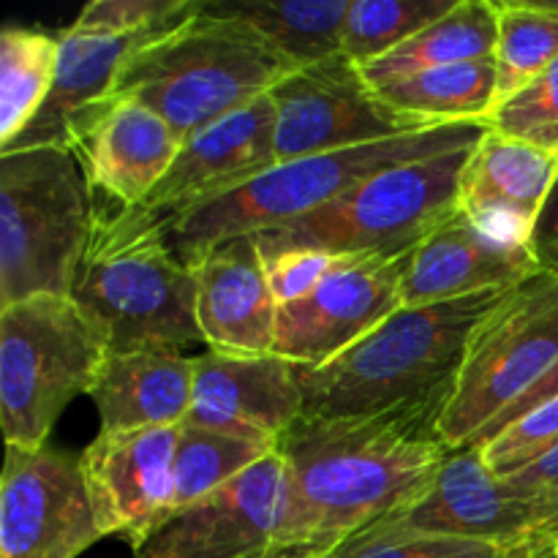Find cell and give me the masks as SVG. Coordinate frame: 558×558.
Masks as SVG:
<instances>
[{"label":"cell","mask_w":558,"mask_h":558,"mask_svg":"<svg viewBox=\"0 0 558 558\" xmlns=\"http://www.w3.org/2000/svg\"><path fill=\"white\" fill-rule=\"evenodd\" d=\"M439 420L441 409L300 417L278 441L289 477L287 554L330 556L343 539L420 499L452 452Z\"/></svg>","instance_id":"6da1fadb"},{"label":"cell","mask_w":558,"mask_h":558,"mask_svg":"<svg viewBox=\"0 0 558 558\" xmlns=\"http://www.w3.org/2000/svg\"><path fill=\"white\" fill-rule=\"evenodd\" d=\"M510 289L398 308L330 363L298 365L303 417H376L403 409L445 412L474 327Z\"/></svg>","instance_id":"7a4b0ae2"},{"label":"cell","mask_w":558,"mask_h":558,"mask_svg":"<svg viewBox=\"0 0 558 558\" xmlns=\"http://www.w3.org/2000/svg\"><path fill=\"white\" fill-rule=\"evenodd\" d=\"M71 300L96 322L109 352L183 354L191 343H205L194 272L172 248L167 221L147 205H118L96 194Z\"/></svg>","instance_id":"3957f363"},{"label":"cell","mask_w":558,"mask_h":558,"mask_svg":"<svg viewBox=\"0 0 558 558\" xmlns=\"http://www.w3.org/2000/svg\"><path fill=\"white\" fill-rule=\"evenodd\" d=\"M298 65L256 27L202 3L125 60L112 96L136 98L183 140L270 96Z\"/></svg>","instance_id":"277c9868"},{"label":"cell","mask_w":558,"mask_h":558,"mask_svg":"<svg viewBox=\"0 0 558 558\" xmlns=\"http://www.w3.org/2000/svg\"><path fill=\"white\" fill-rule=\"evenodd\" d=\"M488 134V123H447L430 129L409 131L392 140L371 142V145L347 147L336 153L294 158L276 163L270 172L218 199L205 202L194 210L167 221L169 240L180 259H191L223 240L259 234L267 229L283 227L360 185L374 174L387 172L401 163L420 158L441 156V153L466 150Z\"/></svg>","instance_id":"5b68a950"},{"label":"cell","mask_w":558,"mask_h":558,"mask_svg":"<svg viewBox=\"0 0 558 558\" xmlns=\"http://www.w3.org/2000/svg\"><path fill=\"white\" fill-rule=\"evenodd\" d=\"M96 194L65 147L0 153V308L71 298Z\"/></svg>","instance_id":"8992f818"},{"label":"cell","mask_w":558,"mask_h":558,"mask_svg":"<svg viewBox=\"0 0 558 558\" xmlns=\"http://www.w3.org/2000/svg\"><path fill=\"white\" fill-rule=\"evenodd\" d=\"M472 150L441 153L374 174L341 199L298 221L254 234L259 254L316 251L332 259H403L458 213V189Z\"/></svg>","instance_id":"52a82bcc"},{"label":"cell","mask_w":558,"mask_h":558,"mask_svg":"<svg viewBox=\"0 0 558 558\" xmlns=\"http://www.w3.org/2000/svg\"><path fill=\"white\" fill-rule=\"evenodd\" d=\"M109 343L71 298L22 300L0 308V425L5 445L47 447L60 414L90 396Z\"/></svg>","instance_id":"ba28073f"},{"label":"cell","mask_w":558,"mask_h":558,"mask_svg":"<svg viewBox=\"0 0 558 558\" xmlns=\"http://www.w3.org/2000/svg\"><path fill=\"white\" fill-rule=\"evenodd\" d=\"M558 360V272L515 283L474 327L456 387L439 420L452 450L466 447L526 396Z\"/></svg>","instance_id":"9c48e42d"},{"label":"cell","mask_w":558,"mask_h":558,"mask_svg":"<svg viewBox=\"0 0 558 558\" xmlns=\"http://www.w3.org/2000/svg\"><path fill=\"white\" fill-rule=\"evenodd\" d=\"M270 98L278 163L430 129L387 107L347 54L294 69L272 87Z\"/></svg>","instance_id":"30bf717a"},{"label":"cell","mask_w":558,"mask_h":558,"mask_svg":"<svg viewBox=\"0 0 558 558\" xmlns=\"http://www.w3.org/2000/svg\"><path fill=\"white\" fill-rule=\"evenodd\" d=\"M289 477L270 452L216 494L172 512L134 548V558H292L283 548Z\"/></svg>","instance_id":"8fae6325"},{"label":"cell","mask_w":558,"mask_h":558,"mask_svg":"<svg viewBox=\"0 0 558 558\" xmlns=\"http://www.w3.org/2000/svg\"><path fill=\"white\" fill-rule=\"evenodd\" d=\"M104 539L80 458L5 445L0 477V558H76Z\"/></svg>","instance_id":"7c38bea8"},{"label":"cell","mask_w":558,"mask_h":558,"mask_svg":"<svg viewBox=\"0 0 558 558\" xmlns=\"http://www.w3.org/2000/svg\"><path fill=\"white\" fill-rule=\"evenodd\" d=\"M390 521L417 532L480 539L501 548L558 545L554 518L496 477L480 447L452 450L425 494L390 515Z\"/></svg>","instance_id":"4fadbf2b"},{"label":"cell","mask_w":558,"mask_h":558,"mask_svg":"<svg viewBox=\"0 0 558 558\" xmlns=\"http://www.w3.org/2000/svg\"><path fill=\"white\" fill-rule=\"evenodd\" d=\"M398 308V262L374 256L336 259L314 292L278 305L272 354L303 368H319Z\"/></svg>","instance_id":"5bb4252c"},{"label":"cell","mask_w":558,"mask_h":558,"mask_svg":"<svg viewBox=\"0 0 558 558\" xmlns=\"http://www.w3.org/2000/svg\"><path fill=\"white\" fill-rule=\"evenodd\" d=\"M183 425L98 434L80 456L93 518L104 537L142 543L172 510L174 452Z\"/></svg>","instance_id":"9a60e30c"},{"label":"cell","mask_w":558,"mask_h":558,"mask_svg":"<svg viewBox=\"0 0 558 558\" xmlns=\"http://www.w3.org/2000/svg\"><path fill=\"white\" fill-rule=\"evenodd\" d=\"M303 417L298 365L278 354L213 352L194 357L185 425L278 447Z\"/></svg>","instance_id":"2e32d148"},{"label":"cell","mask_w":558,"mask_h":558,"mask_svg":"<svg viewBox=\"0 0 558 558\" xmlns=\"http://www.w3.org/2000/svg\"><path fill=\"white\" fill-rule=\"evenodd\" d=\"M539 270L532 243L458 210L412 254L398 259V298L401 308L450 303L515 287Z\"/></svg>","instance_id":"e0dca14e"},{"label":"cell","mask_w":558,"mask_h":558,"mask_svg":"<svg viewBox=\"0 0 558 558\" xmlns=\"http://www.w3.org/2000/svg\"><path fill=\"white\" fill-rule=\"evenodd\" d=\"M276 163V107L265 96L183 140L167 178L142 205L163 221H174L262 178Z\"/></svg>","instance_id":"ac0fdd59"},{"label":"cell","mask_w":558,"mask_h":558,"mask_svg":"<svg viewBox=\"0 0 558 558\" xmlns=\"http://www.w3.org/2000/svg\"><path fill=\"white\" fill-rule=\"evenodd\" d=\"M183 136L136 98L109 96L76 129L71 150L93 194L142 205L172 169Z\"/></svg>","instance_id":"d6986e66"},{"label":"cell","mask_w":558,"mask_h":558,"mask_svg":"<svg viewBox=\"0 0 558 558\" xmlns=\"http://www.w3.org/2000/svg\"><path fill=\"white\" fill-rule=\"evenodd\" d=\"M189 267L205 347L229 354L272 352L278 303L254 234L223 240L202 251Z\"/></svg>","instance_id":"ffe728a7"},{"label":"cell","mask_w":558,"mask_h":558,"mask_svg":"<svg viewBox=\"0 0 558 558\" xmlns=\"http://www.w3.org/2000/svg\"><path fill=\"white\" fill-rule=\"evenodd\" d=\"M178 25L142 33V36H109V33L76 31V27L60 33L52 90H49L36 120L22 131L20 140L9 150H33V147H65V150H71V142H74L82 120L112 96L114 82H118L125 60L140 47L156 41L158 36Z\"/></svg>","instance_id":"44dd1931"},{"label":"cell","mask_w":558,"mask_h":558,"mask_svg":"<svg viewBox=\"0 0 558 558\" xmlns=\"http://www.w3.org/2000/svg\"><path fill=\"white\" fill-rule=\"evenodd\" d=\"M558 178L556 153L488 129L469 153L458 189V210L532 243L537 218Z\"/></svg>","instance_id":"7402d4cb"},{"label":"cell","mask_w":558,"mask_h":558,"mask_svg":"<svg viewBox=\"0 0 558 558\" xmlns=\"http://www.w3.org/2000/svg\"><path fill=\"white\" fill-rule=\"evenodd\" d=\"M194 396V357L180 352H109L90 398L101 434L183 425Z\"/></svg>","instance_id":"603a6c76"},{"label":"cell","mask_w":558,"mask_h":558,"mask_svg":"<svg viewBox=\"0 0 558 558\" xmlns=\"http://www.w3.org/2000/svg\"><path fill=\"white\" fill-rule=\"evenodd\" d=\"M499 41V11L496 0H458L441 20L409 38L390 54L365 65L363 76L371 87H379L398 76L417 74L441 65L490 60Z\"/></svg>","instance_id":"cb8c5ba5"},{"label":"cell","mask_w":558,"mask_h":558,"mask_svg":"<svg viewBox=\"0 0 558 558\" xmlns=\"http://www.w3.org/2000/svg\"><path fill=\"white\" fill-rule=\"evenodd\" d=\"M496 60L425 69L374 87L396 112L428 125L485 123L496 107Z\"/></svg>","instance_id":"d4e9b609"},{"label":"cell","mask_w":558,"mask_h":558,"mask_svg":"<svg viewBox=\"0 0 558 558\" xmlns=\"http://www.w3.org/2000/svg\"><path fill=\"white\" fill-rule=\"evenodd\" d=\"M352 0H278V3H210L262 33L298 69L343 54Z\"/></svg>","instance_id":"484cf974"},{"label":"cell","mask_w":558,"mask_h":558,"mask_svg":"<svg viewBox=\"0 0 558 558\" xmlns=\"http://www.w3.org/2000/svg\"><path fill=\"white\" fill-rule=\"evenodd\" d=\"M58 65V36L5 25L0 33V150H9L47 101Z\"/></svg>","instance_id":"4316f807"},{"label":"cell","mask_w":558,"mask_h":558,"mask_svg":"<svg viewBox=\"0 0 558 558\" xmlns=\"http://www.w3.org/2000/svg\"><path fill=\"white\" fill-rule=\"evenodd\" d=\"M276 450L278 447L262 441L238 439L183 423L174 452V496L169 515L221 490Z\"/></svg>","instance_id":"83f0119b"},{"label":"cell","mask_w":558,"mask_h":558,"mask_svg":"<svg viewBox=\"0 0 558 558\" xmlns=\"http://www.w3.org/2000/svg\"><path fill=\"white\" fill-rule=\"evenodd\" d=\"M499 41H496V107L526 87L558 60V3L496 0Z\"/></svg>","instance_id":"f1b7e54d"},{"label":"cell","mask_w":558,"mask_h":558,"mask_svg":"<svg viewBox=\"0 0 558 558\" xmlns=\"http://www.w3.org/2000/svg\"><path fill=\"white\" fill-rule=\"evenodd\" d=\"M456 5L458 0H352L343 31V54L357 69H365Z\"/></svg>","instance_id":"f546056e"},{"label":"cell","mask_w":558,"mask_h":558,"mask_svg":"<svg viewBox=\"0 0 558 558\" xmlns=\"http://www.w3.org/2000/svg\"><path fill=\"white\" fill-rule=\"evenodd\" d=\"M556 545L545 548H501L466 537L417 532L381 518L363 532L343 539L330 558H554Z\"/></svg>","instance_id":"4dcf8cb0"},{"label":"cell","mask_w":558,"mask_h":558,"mask_svg":"<svg viewBox=\"0 0 558 558\" xmlns=\"http://www.w3.org/2000/svg\"><path fill=\"white\" fill-rule=\"evenodd\" d=\"M488 129L558 156V60L494 107Z\"/></svg>","instance_id":"1f68e13d"},{"label":"cell","mask_w":558,"mask_h":558,"mask_svg":"<svg viewBox=\"0 0 558 558\" xmlns=\"http://www.w3.org/2000/svg\"><path fill=\"white\" fill-rule=\"evenodd\" d=\"M199 3L202 0H93L71 27L109 36H142L189 20Z\"/></svg>","instance_id":"d6a6232c"},{"label":"cell","mask_w":558,"mask_h":558,"mask_svg":"<svg viewBox=\"0 0 558 558\" xmlns=\"http://www.w3.org/2000/svg\"><path fill=\"white\" fill-rule=\"evenodd\" d=\"M554 445H558V396L518 423H512L510 428H505L485 445L472 447H480L485 463L496 477H510V474L521 472L523 466L537 461Z\"/></svg>","instance_id":"836d02e7"},{"label":"cell","mask_w":558,"mask_h":558,"mask_svg":"<svg viewBox=\"0 0 558 558\" xmlns=\"http://www.w3.org/2000/svg\"><path fill=\"white\" fill-rule=\"evenodd\" d=\"M262 259H265L267 281L278 305L294 303L314 292L336 262L332 256L316 254V251H287V254L262 256Z\"/></svg>","instance_id":"e575fe53"},{"label":"cell","mask_w":558,"mask_h":558,"mask_svg":"<svg viewBox=\"0 0 558 558\" xmlns=\"http://www.w3.org/2000/svg\"><path fill=\"white\" fill-rule=\"evenodd\" d=\"M515 494L537 501L545 512L556 521L558 526V445L550 447L548 452L523 466L521 472L501 477Z\"/></svg>","instance_id":"d590c367"},{"label":"cell","mask_w":558,"mask_h":558,"mask_svg":"<svg viewBox=\"0 0 558 558\" xmlns=\"http://www.w3.org/2000/svg\"><path fill=\"white\" fill-rule=\"evenodd\" d=\"M556 396H558V360L554 363V368H550L548 374H545L543 379H539L537 385L526 392V396L518 398V401L512 403L510 409H505V412H501L499 417L488 425V428L480 430L477 439H474L472 445H485V441H490L494 436H499L501 430L510 428L512 423H518V420H523L526 414H532L534 409H539L543 403H548L550 398H556ZM472 445H466V447H472Z\"/></svg>","instance_id":"8d00e7d4"},{"label":"cell","mask_w":558,"mask_h":558,"mask_svg":"<svg viewBox=\"0 0 558 558\" xmlns=\"http://www.w3.org/2000/svg\"><path fill=\"white\" fill-rule=\"evenodd\" d=\"M532 251L543 270L558 272V178L532 232Z\"/></svg>","instance_id":"74e56055"},{"label":"cell","mask_w":558,"mask_h":558,"mask_svg":"<svg viewBox=\"0 0 558 558\" xmlns=\"http://www.w3.org/2000/svg\"><path fill=\"white\" fill-rule=\"evenodd\" d=\"M316 558H330V556H316Z\"/></svg>","instance_id":"f35d334b"},{"label":"cell","mask_w":558,"mask_h":558,"mask_svg":"<svg viewBox=\"0 0 558 558\" xmlns=\"http://www.w3.org/2000/svg\"><path fill=\"white\" fill-rule=\"evenodd\" d=\"M556 556H558V545H556Z\"/></svg>","instance_id":"ab89813d"},{"label":"cell","mask_w":558,"mask_h":558,"mask_svg":"<svg viewBox=\"0 0 558 558\" xmlns=\"http://www.w3.org/2000/svg\"><path fill=\"white\" fill-rule=\"evenodd\" d=\"M554 558H556V556H554Z\"/></svg>","instance_id":"60d3db41"},{"label":"cell","mask_w":558,"mask_h":558,"mask_svg":"<svg viewBox=\"0 0 558 558\" xmlns=\"http://www.w3.org/2000/svg\"><path fill=\"white\" fill-rule=\"evenodd\" d=\"M556 558H558V556H556Z\"/></svg>","instance_id":"b9f144b4"}]
</instances>
